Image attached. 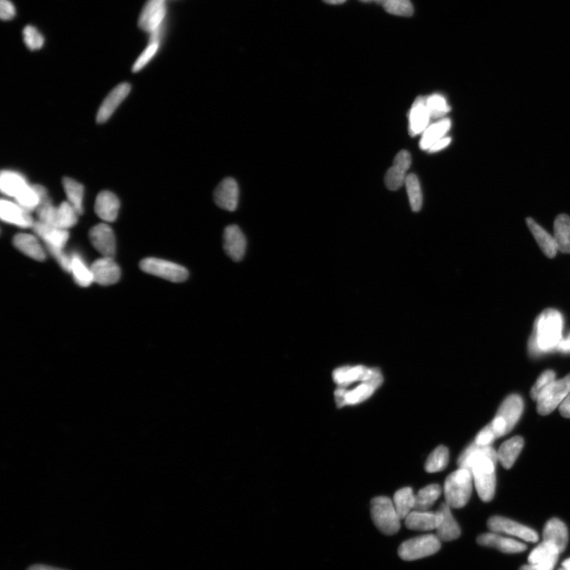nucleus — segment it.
Segmentation results:
<instances>
[{
  "instance_id": "bb28decb",
  "label": "nucleus",
  "mask_w": 570,
  "mask_h": 570,
  "mask_svg": "<svg viewBox=\"0 0 570 570\" xmlns=\"http://www.w3.org/2000/svg\"><path fill=\"white\" fill-rule=\"evenodd\" d=\"M13 243L18 251L24 255L36 260V261H44L46 259L42 246L37 239L29 234H18L13 240Z\"/></svg>"
},
{
  "instance_id": "c9c22d12",
  "label": "nucleus",
  "mask_w": 570,
  "mask_h": 570,
  "mask_svg": "<svg viewBox=\"0 0 570 570\" xmlns=\"http://www.w3.org/2000/svg\"><path fill=\"white\" fill-rule=\"evenodd\" d=\"M79 213L68 201L62 202L57 207L56 226L62 229H68L77 223Z\"/></svg>"
},
{
  "instance_id": "09e8293b",
  "label": "nucleus",
  "mask_w": 570,
  "mask_h": 570,
  "mask_svg": "<svg viewBox=\"0 0 570 570\" xmlns=\"http://www.w3.org/2000/svg\"><path fill=\"white\" fill-rule=\"evenodd\" d=\"M452 139L451 137H443L440 139L439 141H437L434 144L432 147L429 150L430 153H434V152L439 151L448 147V146L451 144Z\"/></svg>"
},
{
  "instance_id": "c03bdc74",
  "label": "nucleus",
  "mask_w": 570,
  "mask_h": 570,
  "mask_svg": "<svg viewBox=\"0 0 570 570\" xmlns=\"http://www.w3.org/2000/svg\"><path fill=\"white\" fill-rule=\"evenodd\" d=\"M23 39L30 50L40 49L44 44V37L33 25H27L23 30Z\"/></svg>"
},
{
  "instance_id": "4468645a",
  "label": "nucleus",
  "mask_w": 570,
  "mask_h": 570,
  "mask_svg": "<svg viewBox=\"0 0 570 570\" xmlns=\"http://www.w3.org/2000/svg\"><path fill=\"white\" fill-rule=\"evenodd\" d=\"M477 542L481 546L497 549L505 554L521 553L528 548L524 543L515 538L492 531L479 536Z\"/></svg>"
},
{
  "instance_id": "6ab92c4d",
  "label": "nucleus",
  "mask_w": 570,
  "mask_h": 570,
  "mask_svg": "<svg viewBox=\"0 0 570 570\" xmlns=\"http://www.w3.org/2000/svg\"><path fill=\"white\" fill-rule=\"evenodd\" d=\"M239 189L236 180L228 177L222 182L214 194L217 205L225 210L233 212L239 204Z\"/></svg>"
},
{
  "instance_id": "4c0bfd02",
  "label": "nucleus",
  "mask_w": 570,
  "mask_h": 570,
  "mask_svg": "<svg viewBox=\"0 0 570 570\" xmlns=\"http://www.w3.org/2000/svg\"><path fill=\"white\" fill-rule=\"evenodd\" d=\"M72 272L75 282L80 286L88 287L94 282L91 268L87 267L78 255L72 256L71 272Z\"/></svg>"
},
{
  "instance_id": "b1692460",
  "label": "nucleus",
  "mask_w": 570,
  "mask_h": 570,
  "mask_svg": "<svg viewBox=\"0 0 570 570\" xmlns=\"http://www.w3.org/2000/svg\"><path fill=\"white\" fill-rule=\"evenodd\" d=\"M431 118L426 99L417 97L410 112V133L412 137L421 134L426 130Z\"/></svg>"
},
{
  "instance_id": "de8ad7c7",
  "label": "nucleus",
  "mask_w": 570,
  "mask_h": 570,
  "mask_svg": "<svg viewBox=\"0 0 570 570\" xmlns=\"http://www.w3.org/2000/svg\"><path fill=\"white\" fill-rule=\"evenodd\" d=\"M16 11L15 6L9 0H1L0 2V16L3 20H11L15 17Z\"/></svg>"
},
{
  "instance_id": "ddd939ff",
  "label": "nucleus",
  "mask_w": 570,
  "mask_h": 570,
  "mask_svg": "<svg viewBox=\"0 0 570 570\" xmlns=\"http://www.w3.org/2000/svg\"><path fill=\"white\" fill-rule=\"evenodd\" d=\"M377 369H369L363 365L344 366L333 372V379L338 388H346L360 382L371 379Z\"/></svg>"
},
{
  "instance_id": "58836bf2",
  "label": "nucleus",
  "mask_w": 570,
  "mask_h": 570,
  "mask_svg": "<svg viewBox=\"0 0 570 570\" xmlns=\"http://www.w3.org/2000/svg\"><path fill=\"white\" fill-rule=\"evenodd\" d=\"M405 184L407 186L412 210L419 212L422 207L423 198L418 177L414 174H410L407 176Z\"/></svg>"
},
{
  "instance_id": "9b49d317",
  "label": "nucleus",
  "mask_w": 570,
  "mask_h": 570,
  "mask_svg": "<svg viewBox=\"0 0 570 570\" xmlns=\"http://www.w3.org/2000/svg\"><path fill=\"white\" fill-rule=\"evenodd\" d=\"M487 524L488 528L496 533L516 537L528 543H536L538 540L536 531L508 518L493 517Z\"/></svg>"
},
{
  "instance_id": "c756f323",
  "label": "nucleus",
  "mask_w": 570,
  "mask_h": 570,
  "mask_svg": "<svg viewBox=\"0 0 570 570\" xmlns=\"http://www.w3.org/2000/svg\"><path fill=\"white\" fill-rule=\"evenodd\" d=\"M451 120L445 118L429 126L422 133L420 141L421 149L429 151L434 144L445 137L447 132L451 129Z\"/></svg>"
},
{
  "instance_id": "ea45409f",
  "label": "nucleus",
  "mask_w": 570,
  "mask_h": 570,
  "mask_svg": "<svg viewBox=\"0 0 570 570\" xmlns=\"http://www.w3.org/2000/svg\"><path fill=\"white\" fill-rule=\"evenodd\" d=\"M427 109L431 119H440L445 117L451 110L445 97L436 94L426 99Z\"/></svg>"
},
{
  "instance_id": "f03ea898",
  "label": "nucleus",
  "mask_w": 570,
  "mask_h": 570,
  "mask_svg": "<svg viewBox=\"0 0 570 570\" xmlns=\"http://www.w3.org/2000/svg\"><path fill=\"white\" fill-rule=\"evenodd\" d=\"M563 318L559 310L553 308L544 310L538 316L534 331L529 341L531 356H538L556 350L562 337Z\"/></svg>"
},
{
  "instance_id": "423d86ee",
  "label": "nucleus",
  "mask_w": 570,
  "mask_h": 570,
  "mask_svg": "<svg viewBox=\"0 0 570 570\" xmlns=\"http://www.w3.org/2000/svg\"><path fill=\"white\" fill-rule=\"evenodd\" d=\"M372 521L379 531L386 536H393L401 528V519L394 502L389 498L377 497L371 502Z\"/></svg>"
},
{
  "instance_id": "37998d69",
  "label": "nucleus",
  "mask_w": 570,
  "mask_h": 570,
  "mask_svg": "<svg viewBox=\"0 0 570 570\" xmlns=\"http://www.w3.org/2000/svg\"><path fill=\"white\" fill-rule=\"evenodd\" d=\"M556 377V374L552 370L545 371L541 374V376L538 378L536 383L532 386L531 390V397L537 400L538 398L542 393L547 388V386L552 384Z\"/></svg>"
},
{
  "instance_id": "2eb2a0df",
  "label": "nucleus",
  "mask_w": 570,
  "mask_h": 570,
  "mask_svg": "<svg viewBox=\"0 0 570 570\" xmlns=\"http://www.w3.org/2000/svg\"><path fill=\"white\" fill-rule=\"evenodd\" d=\"M90 239L95 249L103 257L113 258L116 252L115 236L110 226L100 224L92 228Z\"/></svg>"
},
{
  "instance_id": "2f4dec72",
  "label": "nucleus",
  "mask_w": 570,
  "mask_h": 570,
  "mask_svg": "<svg viewBox=\"0 0 570 570\" xmlns=\"http://www.w3.org/2000/svg\"><path fill=\"white\" fill-rule=\"evenodd\" d=\"M554 238L557 250L570 253V217L566 214L557 215L554 224Z\"/></svg>"
},
{
  "instance_id": "20e7f679",
  "label": "nucleus",
  "mask_w": 570,
  "mask_h": 570,
  "mask_svg": "<svg viewBox=\"0 0 570 570\" xmlns=\"http://www.w3.org/2000/svg\"><path fill=\"white\" fill-rule=\"evenodd\" d=\"M472 485V474L467 469L460 468L449 474L443 488L446 503L453 509L464 507L471 498Z\"/></svg>"
},
{
  "instance_id": "f704fd0d",
  "label": "nucleus",
  "mask_w": 570,
  "mask_h": 570,
  "mask_svg": "<svg viewBox=\"0 0 570 570\" xmlns=\"http://www.w3.org/2000/svg\"><path fill=\"white\" fill-rule=\"evenodd\" d=\"M63 186L65 190L68 201L75 208L79 215H81L84 213V208H82L84 186L80 182L70 179V177H65L63 179Z\"/></svg>"
},
{
  "instance_id": "603ef678",
  "label": "nucleus",
  "mask_w": 570,
  "mask_h": 570,
  "mask_svg": "<svg viewBox=\"0 0 570 570\" xmlns=\"http://www.w3.org/2000/svg\"><path fill=\"white\" fill-rule=\"evenodd\" d=\"M28 570H65L58 568H55L52 566H44V565H34L31 566L28 569Z\"/></svg>"
},
{
  "instance_id": "a878e982",
  "label": "nucleus",
  "mask_w": 570,
  "mask_h": 570,
  "mask_svg": "<svg viewBox=\"0 0 570 570\" xmlns=\"http://www.w3.org/2000/svg\"><path fill=\"white\" fill-rule=\"evenodd\" d=\"M95 213L106 222L115 221L120 208V201L117 196L110 191L101 192L95 202Z\"/></svg>"
},
{
  "instance_id": "7ed1b4c3",
  "label": "nucleus",
  "mask_w": 570,
  "mask_h": 570,
  "mask_svg": "<svg viewBox=\"0 0 570 570\" xmlns=\"http://www.w3.org/2000/svg\"><path fill=\"white\" fill-rule=\"evenodd\" d=\"M33 229L46 243L51 253L61 267L69 272L71 270L72 258L68 257L63 248L68 242L69 233L65 229L36 221Z\"/></svg>"
},
{
  "instance_id": "0eeeda50",
  "label": "nucleus",
  "mask_w": 570,
  "mask_h": 570,
  "mask_svg": "<svg viewBox=\"0 0 570 570\" xmlns=\"http://www.w3.org/2000/svg\"><path fill=\"white\" fill-rule=\"evenodd\" d=\"M524 411V402L521 396L511 395L507 397L490 423L494 433L498 437L510 433L521 418Z\"/></svg>"
},
{
  "instance_id": "79ce46f5",
  "label": "nucleus",
  "mask_w": 570,
  "mask_h": 570,
  "mask_svg": "<svg viewBox=\"0 0 570 570\" xmlns=\"http://www.w3.org/2000/svg\"><path fill=\"white\" fill-rule=\"evenodd\" d=\"M407 171V170L399 166V165L393 163V167L388 170L385 175L386 186L392 191H395V190L401 188L405 182V179H407V175H405Z\"/></svg>"
},
{
  "instance_id": "5701e85b",
  "label": "nucleus",
  "mask_w": 570,
  "mask_h": 570,
  "mask_svg": "<svg viewBox=\"0 0 570 570\" xmlns=\"http://www.w3.org/2000/svg\"><path fill=\"white\" fill-rule=\"evenodd\" d=\"M441 521V512L438 511L413 510L405 519V524L410 530L429 531L436 530Z\"/></svg>"
},
{
  "instance_id": "5fc2aeb1",
  "label": "nucleus",
  "mask_w": 570,
  "mask_h": 570,
  "mask_svg": "<svg viewBox=\"0 0 570 570\" xmlns=\"http://www.w3.org/2000/svg\"><path fill=\"white\" fill-rule=\"evenodd\" d=\"M323 1H324L328 4L338 5L344 4L346 1V0H323Z\"/></svg>"
},
{
  "instance_id": "8fccbe9b",
  "label": "nucleus",
  "mask_w": 570,
  "mask_h": 570,
  "mask_svg": "<svg viewBox=\"0 0 570 570\" xmlns=\"http://www.w3.org/2000/svg\"><path fill=\"white\" fill-rule=\"evenodd\" d=\"M556 350L564 353H570V334L567 337L562 338L559 344L557 345Z\"/></svg>"
},
{
  "instance_id": "dca6fc26",
  "label": "nucleus",
  "mask_w": 570,
  "mask_h": 570,
  "mask_svg": "<svg viewBox=\"0 0 570 570\" xmlns=\"http://www.w3.org/2000/svg\"><path fill=\"white\" fill-rule=\"evenodd\" d=\"M90 268L94 282L101 285H111L119 281L120 270L112 258H99L91 265Z\"/></svg>"
},
{
  "instance_id": "393cba45",
  "label": "nucleus",
  "mask_w": 570,
  "mask_h": 570,
  "mask_svg": "<svg viewBox=\"0 0 570 570\" xmlns=\"http://www.w3.org/2000/svg\"><path fill=\"white\" fill-rule=\"evenodd\" d=\"M543 540L555 545L560 552L566 550L569 541V533L566 525L559 519H550L543 529Z\"/></svg>"
},
{
  "instance_id": "39448f33",
  "label": "nucleus",
  "mask_w": 570,
  "mask_h": 570,
  "mask_svg": "<svg viewBox=\"0 0 570 570\" xmlns=\"http://www.w3.org/2000/svg\"><path fill=\"white\" fill-rule=\"evenodd\" d=\"M383 382L381 372L377 369L375 375L367 381L360 382L346 388H338L334 393L338 407L357 405L366 401L380 388Z\"/></svg>"
},
{
  "instance_id": "473e14b6",
  "label": "nucleus",
  "mask_w": 570,
  "mask_h": 570,
  "mask_svg": "<svg viewBox=\"0 0 570 570\" xmlns=\"http://www.w3.org/2000/svg\"><path fill=\"white\" fill-rule=\"evenodd\" d=\"M396 511L401 519H405L414 509L415 495L410 487H405L398 490L394 496Z\"/></svg>"
},
{
  "instance_id": "c85d7f7f",
  "label": "nucleus",
  "mask_w": 570,
  "mask_h": 570,
  "mask_svg": "<svg viewBox=\"0 0 570 570\" xmlns=\"http://www.w3.org/2000/svg\"><path fill=\"white\" fill-rule=\"evenodd\" d=\"M524 445L521 436H515L502 443L498 452V460L505 469H510L515 464Z\"/></svg>"
},
{
  "instance_id": "f257e3e1",
  "label": "nucleus",
  "mask_w": 570,
  "mask_h": 570,
  "mask_svg": "<svg viewBox=\"0 0 570 570\" xmlns=\"http://www.w3.org/2000/svg\"><path fill=\"white\" fill-rule=\"evenodd\" d=\"M498 452L490 446L481 447L473 443L458 460L460 468L467 469L472 474L479 498L489 502L496 489Z\"/></svg>"
},
{
  "instance_id": "49530a36",
  "label": "nucleus",
  "mask_w": 570,
  "mask_h": 570,
  "mask_svg": "<svg viewBox=\"0 0 570 570\" xmlns=\"http://www.w3.org/2000/svg\"><path fill=\"white\" fill-rule=\"evenodd\" d=\"M495 439H497V436L489 424L480 431L476 438H475L474 443L481 447L490 446Z\"/></svg>"
},
{
  "instance_id": "13d9d810",
  "label": "nucleus",
  "mask_w": 570,
  "mask_h": 570,
  "mask_svg": "<svg viewBox=\"0 0 570 570\" xmlns=\"http://www.w3.org/2000/svg\"><path fill=\"white\" fill-rule=\"evenodd\" d=\"M557 570H567V569L562 566V568H560V569H559Z\"/></svg>"
},
{
  "instance_id": "412c9836",
  "label": "nucleus",
  "mask_w": 570,
  "mask_h": 570,
  "mask_svg": "<svg viewBox=\"0 0 570 570\" xmlns=\"http://www.w3.org/2000/svg\"><path fill=\"white\" fill-rule=\"evenodd\" d=\"M441 521L436 528V536L441 542H451L457 538L461 535V530L457 522L455 521L452 512L451 507L446 502L440 506Z\"/></svg>"
},
{
  "instance_id": "aec40b11",
  "label": "nucleus",
  "mask_w": 570,
  "mask_h": 570,
  "mask_svg": "<svg viewBox=\"0 0 570 570\" xmlns=\"http://www.w3.org/2000/svg\"><path fill=\"white\" fill-rule=\"evenodd\" d=\"M0 215L6 223L23 228L33 227L35 223L30 212L25 210L17 203L8 200H2L0 203Z\"/></svg>"
},
{
  "instance_id": "3c124183",
  "label": "nucleus",
  "mask_w": 570,
  "mask_h": 570,
  "mask_svg": "<svg viewBox=\"0 0 570 570\" xmlns=\"http://www.w3.org/2000/svg\"><path fill=\"white\" fill-rule=\"evenodd\" d=\"M559 411L562 417L570 418V393L561 404Z\"/></svg>"
},
{
  "instance_id": "a211bd4d",
  "label": "nucleus",
  "mask_w": 570,
  "mask_h": 570,
  "mask_svg": "<svg viewBox=\"0 0 570 570\" xmlns=\"http://www.w3.org/2000/svg\"><path fill=\"white\" fill-rule=\"evenodd\" d=\"M224 246L228 256L233 261L239 262L245 255L246 239L244 234L236 225L226 227L224 233Z\"/></svg>"
},
{
  "instance_id": "f3484780",
  "label": "nucleus",
  "mask_w": 570,
  "mask_h": 570,
  "mask_svg": "<svg viewBox=\"0 0 570 570\" xmlns=\"http://www.w3.org/2000/svg\"><path fill=\"white\" fill-rule=\"evenodd\" d=\"M560 554L559 549L555 545L543 540L530 553L528 563L534 564L543 570H554Z\"/></svg>"
},
{
  "instance_id": "e433bc0d",
  "label": "nucleus",
  "mask_w": 570,
  "mask_h": 570,
  "mask_svg": "<svg viewBox=\"0 0 570 570\" xmlns=\"http://www.w3.org/2000/svg\"><path fill=\"white\" fill-rule=\"evenodd\" d=\"M449 452L448 449L443 445L437 447L434 451L430 454L426 460L424 469L429 473H436L445 470L448 464Z\"/></svg>"
},
{
  "instance_id": "6e6552de",
  "label": "nucleus",
  "mask_w": 570,
  "mask_h": 570,
  "mask_svg": "<svg viewBox=\"0 0 570 570\" xmlns=\"http://www.w3.org/2000/svg\"><path fill=\"white\" fill-rule=\"evenodd\" d=\"M441 547V541L436 535H424L403 543L398 555L404 561H415L435 555Z\"/></svg>"
},
{
  "instance_id": "72a5a7b5",
  "label": "nucleus",
  "mask_w": 570,
  "mask_h": 570,
  "mask_svg": "<svg viewBox=\"0 0 570 570\" xmlns=\"http://www.w3.org/2000/svg\"><path fill=\"white\" fill-rule=\"evenodd\" d=\"M441 488L439 485L432 484L423 488L415 495L414 509L417 511H429L436 502L441 494Z\"/></svg>"
},
{
  "instance_id": "7c9ffc66",
  "label": "nucleus",
  "mask_w": 570,
  "mask_h": 570,
  "mask_svg": "<svg viewBox=\"0 0 570 570\" xmlns=\"http://www.w3.org/2000/svg\"><path fill=\"white\" fill-rule=\"evenodd\" d=\"M29 184L27 179L15 171L4 170L0 177V188L5 195L15 198Z\"/></svg>"
},
{
  "instance_id": "4be33fe9",
  "label": "nucleus",
  "mask_w": 570,
  "mask_h": 570,
  "mask_svg": "<svg viewBox=\"0 0 570 570\" xmlns=\"http://www.w3.org/2000/svg\"><path fill=\"white\" fill-rule=\"evenodd\" d=\"M131 86L127 82L118 85L108 95L98 112L97 122L104 123L109 120L120 103L128 96Z\"/></svg>"
},
{
  "instance_id": "a18cd8bd",
  "label": "nucleus",
  "mask_w": 570,
  "mask_h": 570,
  "mask_svg": "<svg viewBox=\"0 0 570 570\" xmlns=\"http://www.w3.org/2000/svg\"><path fill=\"white\" fill-rule=\"evenodd\" d=\"M160 48V42H150L148 46L146 49L141 56L134 63L132 68V71L134 72L141 71V70L148 65V63L153 58L158 49Z\"/></svg>"
},
{
  "instance_id": "f8f14e48",
  "label": "nucleus",
  "mask_w": 570,
  "mask_h": 570,
  "mask_svg": "<svg viewBox=\"0 0 570 570\" xmlns=\"http://www.w3.org/2000/svg\"><path fill=\"white\" fill-rule=\"evenodd\" d=\"M166 16V0H148L139 19V25L143 30L153 34L161 30Z\"/></svg>"
},
{
  "instance_id": "6e6d98bb",
  "label": "nucleus",
  "mask_w": 570,
  "mask_h": 570,
  "mask_svg": "<svg viewBox=\"0 0 570 570\" xmlns=\"http://www.w3.org/2000/svg\"><path fill=\"white\" fill-rule=\"evenodd\" d=\"M562 566L566 569L567 570H570V557L569 559L563 562Z\"/></svg>"
},
{
  "instance_id": "cd10ccee",
  "label": "nucleus",
  "mask_w": 570,
  "mask_h": 570,
  "mask_svg": "<svg viewBox=\"0 0 570 570\" xmlns=\"http://www.w3.org/2000/svg\"><path fill=\"white\" fill-rule=\"evenodd\" d=\"M529 230L533 234L537 243L540 246L545 255L549 258H554L557 255V247L554 236L538 225L532 218L526 220Z\"/></svg>"
},
{
  "instance_id": "4d7b16f0",
  "label": "nucleus",
  "mask_w": 570,
  "mask_h": 570,
  "mask_svg": "<svg viewBox=\"0 0 570 570\" xmlns=\"http://www.w3.org/2000/svg\"><path fill=\"white\" fill-rule=\"evenodd\" d=\"M360 1H363V2H376V3L379 4V2L381 1V0H360Z\"/></svg>"
},
{
  "instance_id": "864d4df0",
  "label": "nucleus",
  "mask_w": 570,
  "mask_h": 570,
  "mask_svg": "<svg viewBox=\"0 0 570 570\" xmlns=\"http://www.w3.org/2000/svg\"><path fill=\"white\" fill-rule=\"evenodd\" d=\"M519 570H543V569H541L540 567H538L536 565H534V564L528 563L527 564V565L523 566L521 569H519Z\"/></svg>"
},
{
  "instance_id": "a19ab883",
  "label": "nucleus",
  "mask_w": 570,
  "mask_h": 570,
  "mask_svg": "<svg viewBox=\"0 0 570 570\" xmlns=\"http://www.w3.org/2000/svg\"><path fill=\"white\" fill-rule=\"evenodd\" d=\"M379 4L391 15L410 17L414 14V6L410 0H381Z\"/></svg>"
},
{
  "instance_id": "9d476101",
  "label": "nucleus",
  "mask_w": 570,
  "mask_h": 570,
  "mask_svg": "<svg viewBox=\"0 0 570 570\" xmlns=\"http://www.w3.org/2000/svg\"><path fill=\"white\" fill-rule=\"evenodd\" d=\"M139 266L147 274L175 283L185 281L189 277V271L185 267L166 260L148 258L142 260Z\"/></svg>"
},
{
  "instance_id": "1a4fd4ad",
  "label": "nucleus",
  "mask_w": 570,
  "mask_h": 570,
  "mask_svg": "<svg viewBox=\"0 0 570 570\" xmlns=\"http://www.w3.org/2000/svg\"><path fill=\"white\" fill-rule=\"evenodd\" d=\"M570 393V374L565 378L550 384L537 399V411L540 415H548L565 400Z\"/></svg>"
}]
</instances>
